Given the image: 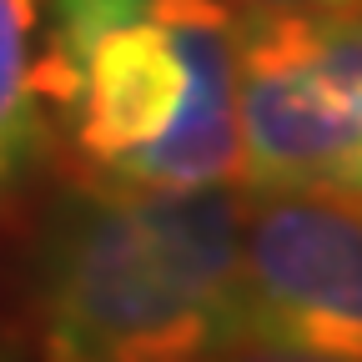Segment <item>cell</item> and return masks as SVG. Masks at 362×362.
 <instances>
[{
  "label": "cell",
  "instance_id": "cell-1",
  "mask_svg": "<svg viewBox=\"0 0 362 362\" xmlns=\"http://www.w3.org/2000/svg\"><path fill=\"white\" fill-rule=\"evenodd\" d=\"M242 187L61 192L35 247L45 362H206L242 332Z\"/></svg>",
  "mask_w": 362,
  "mask_h": 362
},
{
  "label": "cell",
  "instance_id": "cell-2",
  "mask_svg": "<svg viewBox=\"0 0 362 362\" xmlns=\"http://www.w3.org/2000/svg\"><path fill=\"white\" fill-rule=\"evenodd\" d=\"M40 96L96 181L156 192L226 187L237 141V6L51 0Z\"/></svg>",
  "mask_w": 362,
  "mask_h": 362
},
{
  "label": "cell",
  "instance_id": "cell-3",
  "mask_svg": "<svg viewBox=\"0 0 362 362\" xmlns=\"http://www.w3.org/2000/svg\"><path fill=\"white\" fill-rule=\"evenodd\" d=\"M237 141L242 192L362 202V0L237 6Z\"/></svg>",
  "mask_w": 362,
  "mask_h": 362
},
{
  "label": "cell",
  "instance_id": "cell-4",
  "mask_svg": "<svg viewBox=\"0 0 362 362\" xmlns=\"http://www.w3.org/2000/svg\"><path fill=\"white\" fill-rule=\"evenodd\" d=\"M242 327L362 362V202L242 192Z\"/></svg>",
  "mask_w": 362,
  "mask_h": 362
},
{
  "label": "cell",
  "instance_id": "cell-5",
  "mask_svg": "<svg viewBox=\"0 0 362 362\" xmlns=\"http://www.w3.org/2000/svg\"><path fill=\"white\" fill-rule=\"evenodd\" d=\"M51 146L40 96V0H0V197L16 192Z\"/></svg>",
  "mask_w": 362,
  "mask_h": 362
},
{
  "label": "cell",
  "instance_id": "cell-6",
  "mask_svg": "<svg viewBox=\"0 0 362 362\" xmlns=\"http://www.w3.org/2000/svg\"><path fill=\"white\" fill-rule=\"evenodd\" d=\"M206 362H337V357H322V352H307V347H292L282 337H267L257 327H242L232 332Z\"/></svg>",
  "mask_w": 362,
  "mask_h": 362
},
{
  "label": "cell",
  "instance_id": "cell-7",
  "mask_svg": "<svg viewBox=\"0 0 362 362\" xmlns=\"http://www.w3.org/2000/svg\"><path fill=\"white\" fill-rule=\"evenodd\" d=\"M242 6H287V11H332V6H357V0H242Z\"/></svg>",
  "mask_w": 362,
  "mask_h": 362
},
{
  "label": "cell",
  "instance_id": "cell-8",
  "mask_svg": "<svg viewBox=\"0 0 362 362\" xmlns=\"http://www.w3.org/2000/svg\"><path fill=\"white\" fill-rule=\"evenodd\" d=\"M0 362H11V357H6V352H0Z\"/></svg>",
  "mask_w": 362,
  "mask_h": 362
}]
</instances>
